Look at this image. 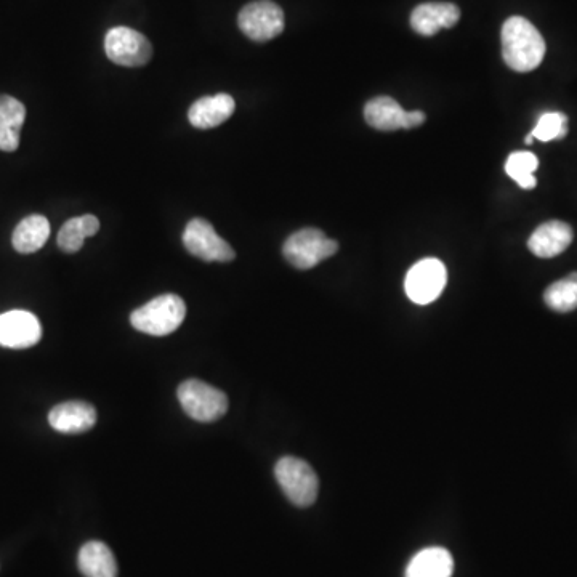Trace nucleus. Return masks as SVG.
Masks as SVG:
<instances>
[{"label":"nucleus","mask_w":577,"mask_h":577,"mask_svg":"<svg viewBox=\"0 0 577 577\" xmlns=\"http://www.w3.org/2000/svg\"><path fill=\"white\" fill-rule=\"evenodd\" d=\"M425 119H427V116H425V113H422V111H411V113H408V116H406V130L419 127L420 124H424Z\"/></svg>","instance_id":"obj_25"},{"label":"nucleus","mask_w":577,"mask_h":577,"mask_svg":"<svg viewBox=\"0 0 577 577\" xmlns=\"http://www.w3.org/2000/svg\"><path fill=\"white\" fill-rule=\"evenodd\" d=\"M545 303L550 310L558 313H569L577 308V273L547 287L544 294Z\"/></svg>","instance_id":"obj_20"},{"label":"nucleus","mask_w":577,"mask_h":577,"mask_svg":"<svg viewBox=\"0 0 577 577\" xmlns=\"http://www.w3.org/2000/svg\"><path fill=\"white\" fill-rule=\"evenodd\" d=\"M275 477L287 499L297 507H310L318 497L319 481L305 460L283 457L275 467Z\"/></svg>","instance_id":"obj_4"},{"label":"nucleus","mask_w":577,"mask_h":577,"mask_svg":"<svg viewBox=\"0 0 577 577\" xmlns=\"http://www.w3.org/2000/svg\"><path fill=\"white\" fill-rule=\"evenodd\" d=\"M406 116L408 111H404L400 103L390 97L372 98L368 101V105L364 106L366 122L372 129L382 132L406 129Z\"/></svg>","instance_id":"obj_15"},{"label":"nucleus","mask_w":577,"mask_h":577,"mask_svg":"<svg viewBox=\"0 0 577 577\" xmlns=\"http://www.w3.org/2000/svg\"><path fill=\"white\" fill-rule=\"evenodd\" d=\"M568 134V118L563 113H545L542 114L536 127H534L533 138L541 142H552V140H561Z\"/></svg>","instance_id":"obj_22"},{"label":"nucleus","mask_w":577,"mask_h":577,"mask_svg":"<svg viewBox=\"0 0 577 577\" xmlns=\"http://www.w3.org/2000/svg\"><path fill=\"white\" fill-rule=\"evenodd\" d=\"M186 251L204 262H233L236 254L233 247L220 238L214 226L204 218H193L183 231Z\"/></svg>","instance_id":"obj_7"},{"label":"nucleus","mask_w":577,"mask_h":577,"mask_svg":"<svg viewBox=\"0 0 577 577\" xmlns=\"http://www.w3.org/2000/svg\"><path fill=\"white\" fill-rule=\"evenodd\" d=\"M77 565L85 577H118V563L108 545L90 541L82 545Z\"/></svg>","instance_id":"obj_16"},{"label":"nucleus","mask_w":577,"mask_h":577,"mask_svg":"<svg viewBox=\"0 0 577 577\" xmlns=\"http://www.w3.org/2000/svg\"><path fill=\"white\" fill-rule=\"evenodd\" d=\"M239 29L255 42H268L284 31V12L271 0L247 4L238 17Z\"/></svg>","instance_id":"obj_8"},{"label":"nucleus","mask_w":577,"mask_h":577,"mask_svg":"<svg viewBox=\"0 0 577 577\" xmlns=\"http://www.w3.org/2000/svg\"><path fill=\"white\" fill-rule=\"evenodd\" d=\"M20 146V130L13 127L0 126V150L13 153Z\"/></svg>","instance_id":"obj_24"},{"label":"nucleus","mask_w":577,"mask_h":577,"mask_svg":"<svg viewBox=\"0 0 577 577\" xmlns=\"http://www.w3.org/2000/svg\"><path fill=\"white\" fill-rule=\"evenodd\" d=\"M98 230L100 222L95 215L69 218L58 233V247L66 254H76L84 246L85 238L97 235Z\"/></svg>","instance_id":"obj_19"},{"label":"nucleus","mask_w":577,"mask_h":577,"mask_svg":"<svg viewBox=\"0 0 577 577\" xmlns=\"http://www.w3.org/2000/svg\"><path fill=\"white\" fill-rule=\"evenodd\" d=\"M97 422V411L84 401L61 403L49 412V424L53 430L66 435L89 432Z\"/></svg>","instance_id":"obj_12"},{"label":"nucleus","mask_w":577,"mask_h":577,"mask_svg":"<svg viewBox=\"0 0 577 577\" xmlns=\"http://www.w3.org/2000/svg\"><path fill=\"white\" fill-rule=\"evenodd\" d=\"M460 10L449 2H427L414 9L411 15V26L420 36L430 37L457 25Z\"/></svg>","instance_id":"obj_11"},{"label":"nucleus","mask_w":577,"mask_h":577,"mask_svg":"<svg viewBox=\"0 0 577 577\" xmlns=\"http://www.w3.org/2000/svg\"><path fill=\"white\" fill-rule=\"evenodd\" d=\"M502 55L513 71L529 73L544 60V37L526 18H509L502 26Z\"/></svg>","instance_id":"obj_1"},{"label":"nucleus","mask_w":577,"mask_h":577,"mask_svg":"<svg viewBox=\"0 0 577 577\" xmlns=\"http://www.w3.org/2000/svg\"><path fill=\"white\" fill-rule=\"evenodd\" d=\"M454 560L443 547H428L420 550L409 561L406 577H451Z\"/></svg>","instance_id":"obj_17"},{"label":"nucleus","mask_w":577,"mask_h":577,"mask_svg":"<svg viewBox=\"0 0 577 577\" xmlns=\"http://www.w3.org/2000/svg\"><path fill=\"white\" fill-rule=\"evenodd\" d=\"M50 231V222L44 215H29L13 231V247L20 254H34L49 241Z\"/></svg>","instance_id":"obj_18"},{"label":"nucleus","mask_w":577,"mask_h":577,"mask_svg":"<svg viewBox=\"0 0 577 577\" xmlns=\"http://www.w3.org/2000/svg\"><path fill=\"white\" fill-rule=\"evenodd\" d=\"M178 401L183 411L198 422H215L228 411V398L217 388L201 380H186L177 390Z\"/></svg>","instance_id":"obj_5"},{"label":"nucleus","mask_w":577,"mask_h":577,"mask_svg":"<svg viewBox=\"0 0 577 577\" xmlns=\"http://www.w3.org/2000/svg\"><path fill=\"white\" fill-rule=\"evenodd\" d=\"M236 103L228 93H217L212 97H202L194 101L188 111L191 126L196 129H214L231 118Z\"/></svg>","instance_id":"obj_14"},{"label":"nucleus","mask_w":577,"mask_h":577,"mask_svg":"<svg viewBox=\"0 0 577 577\" xmlns=\"http://www.w3.org/2000/svg\"><path fill=\"white\" fill-rule=\"evenodd\" d=\"M105 52L114 65L126 68L145 66L153 57L150 41L142 33L126 26L109 29L105 37Z\"/></svg>","instance_id":"obj_6"},{"label":"nucleus","mask_w":577,"mask_h":577,"mask_svg":"<svg viewBox=\"0 0 577 577\" xmlns=\"http://www.w3.org/2000/svg\"><path fill=\"white\" fill-rule=\"evenodd\" d=\"M339 251V243L316 228H303L286 239L283 254L292 267L311 270Z\"/></svg>","instance_id":"obj_3"},{"label":"nucleus","mask_w":577,"mask_h":577,"mask_svg":"<svg viewBox=\"0 0 577 577\" xmlns=\"http://www.w3.org/2000/svg\"><path fill=\"white\" fill-rule=\"evenodd\" d=\"M26 121V108L17 98L0 95V126L20 130Z\"/></svg>","instance_id":"obj_23"},{"label":"nucleus","mask_w":577,"mask_h":577,"mask_svg":"<svg viewBox=\"0 0 577 577\" xmlns=\"http://www.w3.org/2000/svg\"><path fill=\"white\" fill-rule=\"evenodd\" d=\"M186 316L183 299L175 294L159 295L130 316V323L143 334L164 337L182 326Z\"/></svg>","instance_id":"obj_2"},{"label":"nucleus","mask_w":577,"mask_h":577,"mask_svg":"<svg viewBox=\"0 0 577 577\" xmlns=\"http://www.w3.org/2000/svg\"><path fill=\"white\" fill-rule=\"evenodd\" d=\"M539 167V159L533 153L528 151H517L512 153L505 164V172L510 178H513L523 190H533L537 185L536 172Z\"/></svg>","instance_id":"obj_21"},{"label":"nucleus","mask_w":577,"mask_h":577,"mask_svg":"<svg viewBox=\"0 0 577 577\" xmlns=\"http://www.w3.org/2000/svg\"><path fill=\"white\" fill-rule=\"evenodd\" d=\"M41 337V323L33 313L13 310L0 315V347L23 350L34 347Z\"/></svg>","instance_id":"obj_10"},{"label":"nucleus","mask_w":577,"mask_h":577,"mask_svg":"<svg viewBox=\"0 0 577 577\" xmlns=\"http://www.w3.org/2000/svg\"><path fill=\"white\" fill-rule=\"evenodd\" d=\"M448 273L438 259H424L408 271L404 289L409 299L417 305H428L440 297L446 287Z\"/></svg>","instance_id":"obj_9"},{"label":"nucleus","mask_w":577,"mask_h":577,"mask_svg":"<svg viewBox=\"0 0 577 577\" xmlns=\"http://www.w3.org/2000/svg\"><path fill=\"white\" fill-rule=\"evenodd\" d=\"M573 228L560 220L537 226L528 241L529 251L539 259H553L563 254L573 243Z\"/></svg>","instance_id":"obj_13"}]
</instances>
